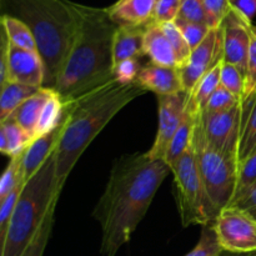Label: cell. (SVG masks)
<instances>
[{
  "label": "cell",
  "instance_id": "7a4b0ae2",
  "mask_svg": "<svg viewBox=\"0 0 256 256\" xmlns=\"http://www.w3.org/2000/svg\"><path fill=\"white\" fill-rule=\"evenodd\" d=\"M78 30L69 55L59 72L54 90L64 102L114 79V35L118 25L106 8L74 2Z\"/></svg>",
  "mask_w": 256,
  "mask_h": 256
},
{
  "label": "cell",
  "instance_id": "603a6c76",
  "mask_svg": "<svg viewBox=\"0 0 256 256\" xmlns=\"http://www.w3.org/2000/svg\"><path fill=\"white\" fill-rule=\"evenodd\" d=\"M39 89L19 84L15 82H8L0 86V122L6 120L12 112L29 99Z\"/></svg>",
  "mask_w": 256,
  "mask_h": 256
},
{
  "label": "cell",
  "instance_id": "1f68e13d",
  "mask_svg": "<svg viewBox=\"0 0 256 256\" xmlns=\"http://www.w3.org/2000/svg\"><path fill=\"white\" fill-rule=\"evenodd\" d=\"M56 205L50 209V212H48L46 218H45L44 222L40 226V229L38 230L36 235L34 236L32 242H30L29 246L26 248V250L24 252V254L22 256H42L44 255L45 248H46L48 242H49L50 234H52V224H54V212Z\"/></svg>",
  "mask_w": 256,
  "mask_h": 256
},
{
  "label": "cell",
  "instance_id": "83f0119b",
  "mask_svg": "<svg viewBox=\"0 0 256 256\" xmlns=\"http://www.w3.org/2000/svg\"><path fill=\"white\" fill-rule=\"evenodd\" d=\"M162 32L166 35L168 40H169L170 45H172V50H174L175 55H176L178 60V68L184 65L185 62L189 60L190 55H192V49H190L189 44L185 40L184 35L180 32L179 28L174 22H164L160 24Z\"/></svg>",
  "mask_w": 256,
  "mask_h": 256
},
{
  "label": "cell",
  "instance_id": "e575fe53",
  "mask_svg": "<svg viewBox=\"0 0 256 256\" xmlns=\"http://www.w3.org/2000/svg\"><path fill=\"white\" fill-rule=\"evenodd\" d=\"M175 24L179 28L180 32H182V35H184L185 40H186L188 44H189L192 52L204 42V39L208 36L210 30H212L209 29V26H208L206 24L192 22L182 19L175 20Z\"/></svg>",
  "mask_w": 256,
  "mask_h": 256
},
{
  "label": "cell",
  "instance_id": "5bb4252c",
  "mask_svg": "<svg viewBox=\"0 0 256 256\" xmlns=\"http://www.w3.org/2000/svg\"><path fill=\"white\" fill-rule=\"evenodd\" d=\"M135 84L139 85L145 92H154L158 96L184 92L178 68L160 66L152 62L142 68Z\"/></svg>",
  "mask_w": 256,
  "mask_h": 256
},
{
  "label": "cell",
  "instance_id": "836d02e7",
  "mask_svg": "<svg viewBox=\"0 0 256 256\" xmlns=\"http://www.w3.org/2000/svg\"><path fill=\"white\" fill-rule=\"evenodd\" d=\"M24 182H20L5 199L0 200V242L4 239L5 234H6L10 219H12V214H14V210L16 208L20 194H22V189H24Z\"/></svg>",
  "mask_w": 256,
  "mask_h": 256
},
{
  "label": "cell",
  "instance_id": "7c38bea8",
  "mask_svg": "<svg viewBox=\"0 0 256 256\" xmlns=\"http://www.w3.org/2000/svg\"><path fill=\"white\" fill-rule=\"evenodd\" d=\"M252 22L242 16L236 9L232 8L222 24V52L225 62L234 64L246 72L248 56H249L250 42H252Z\"/></svg>",
  "mask_w": 256,
  "mask_h": 256
},
{
  "label": "cell",
  "instance_id": "9a60e30c",
  "mask_svg": "<svg viewBox=\"0 0 256 256\" xmlns=\"http://www.w3.org/2000/svg\"><path fill=\"white\" fill-rule=\"evenodd\" d=\"M159 0H118L106 8L110 19L118 26H146L154 20Z\"/></svg>",
  "mask_w": 256,
  "mask_h": 256
},
{
  "label": "cell",
  "instance_id": "b9f144b4",
  "mask_svg": "<svg viewBox=\"0 0 256 256\" xmlns=\"http://www.w3.org/2000/svg\"><path fill=\"white\" fill-rule=\"evenodd\" d=\"M232 4L249 22L256 16V0H232Z\"/></svg>",
  "mask_w": 256,
  "mask_h": 256
},
{
  "label": "cell",
  "instance_id": "30bf717a",
  "mask_svg": "<svg viewBox=\"0 0 256 256\" xmlns=\"http://www.w3.org/2000/svg\"><path fill=\"white\" fill-rule=\"evenodd\" d=\"M188 99L189 94L185 92L158 96V130L152 148L146 152L150 159H165L168 146L184 116Z\"/></svg>",
  "mask_w": 256,
  "mask_h": 256
},
{
  "label": "cell",
  "instance_id": "277c9868",
  "mask_svg": "<svg viewBox=\"0 0 256 256\" xmlns=\"http://www.w3.org/2000/svg\"><path fill=\"white\" fill-rule=\"evenodd\" d=\"M2 15L28 25L45 65L44 88L54 89L78 30V15L70 0H0Z\"/></svg>",
  "mask_w": 256,
  "mask_h": 256
},
{
  "label": "cell",
  "instance_id": "4dcf8cb0",
  "mask_svg": "<svg viewBox=\"0 0 256 256\" xmlns=\"http://www.w3.org/2000/svg\"><path fill=\"white\" fill-rule=\"evenodd\" d=\"M224 250L219 245L212 224L202 226L196 246L185 256H222Z\"/></svg>",
  "mask_w": 256,
  "mask_h": 256
},
{
  "label": "cell",
  "instance_id": "4316f807",
  "mask_svg": "<svg viewBox=\"0 0 256 256\" xmlns=\"http://www.w3.org/2000/svg\"><path fill=\"white\" fill-rule=\"evenodd\" d=\"M256 186V150L239 165V175L235 195L232 198V205L239 202L240 199L249 194Z\"/></svg>",
  "mask_w": 256,
  "mask_h": 256
},
{
  "label": "cell",
  "instance_id": "ba28073f",
  "mask_svg": "<svg viewBox=\"0 0 256 256\" xmlns=\"http://www.w3.org/2000/svg\"><path fill=\"white\" fill-rule=\"evenodd\" d=\"M218 242L224 252L246 254L256 252V219L240 208H225L212 222Z\"/></svg>",
  "mask_w": 256,
  "mask_h": 256
},
{
  "label": "cell",
  "instance_id": "2e32d148",
  "mask_svg": "<svg viewBox=\"0 0 256 256\" xmlns=\"http://www.w3.org/2000/svg\"><path fill=\"white\" fill-rule=\"evenodd\" d=\"M62 122L54 132L34 140L29 145L26 152H24L22 155V176H24L25 184L36 174L38 170L54 154L60 134H62Z\"/></svg>",
  "mask_w": 256,
  "mask_h": 256
},
{
  "label": "cell",
  "instance_id": "44dd1931",
  "mask_svg": "<svg viewBox=\"0 0 256 256\" xmlns=\"http://www.w3.org/2000/svg\"><path fill=\"white\" fill-rule=\"evenodd\" d=\"M32 144V138L18 124L14 118H8L0 122V152L10 159L24 154L29 145Z\"/></svg>",
  "mask_w": 256,
  "mask_h": 256
},
{
  "label": "cell",
  "instance_id": "ac0fdd59",
  "mask_svg": "<svg viewBox=\"0 0 256 256\" xmlns=\"http://www.w3.org/2000/svg\"><path fill=\"white\" fill-rule=\"evenodd\" d=\"M146 26H118L112 45L114 65L126 59H139L144 55Z\"/></svg>",
  "mask_w": 256,
  "mask_h": 256
},
{
  "label": "cell",
  "instance_id": "e0dca14e",
  "mask_svg": "<svg viewBox=\"0 0 256 256\" xmlns=\"http://www.w3.org/2000/svg\"><path fill=\"white\" fill-rule=\"evenodd\" d=\"M144 55L150 58V62L160 66L178 68L176 55L159 24L152 22L144 34Z\"/></svg>",
  "mask_w": 256,
  "mask_h": 256
},
{
  "label": "cell",
  "instance_id": "60d3db41",
  "mask_svg": "<svg viewBox=\"0 0 256 256\" xmlns=\"http://www.w3.org/2000/svg\"><path fill=\"white\" fill-rule=\"evenodd\" d=\"M9 82V39L2 30L0 35V86Z\"/></svg>",
  "mask_w": 256,
  "mask_h": 256
},
{
  "label": "cell",
  "instance_id": "7402d4cb",
  "mask_svg": "<svg viewBox=\"0 0 256 256\" xmlns=\"http://www.w3.org/2000/svg\"><path fill=\"white\" fill-rule=\"evenodd\" d=\"M256 150V95L242 102V122L239 144V165Z\"/></svg>",
  "mask_w": 256,
  "mask_h": 256
},
{
  "label": "cell",
  "instance_id": "ab89813d",
  "mask_svg": "<svg viewBox=\"0 0 256 256\" xmlns=\"http://www.w3.org/2000/svg\"><path fill=\"white\" fill-rule=\"evenodd\" d=\"M180 6L182 0H159L152 22L159 25L164 22H174L179 16Z\"/></svg>",
  "mask_w": 256,
  "mask_h": 256
},
{
  "label": "cell",
  "instance_id": "ffe728a7",
  "mask_svg": "<svg viewBox=\"0 0 256 256\" xmlns=\"http://www.w3.org/2000/svg\"><path fill=\"white\" fill-rule=\"evenodd\" d=\"M52 92V89L50 88H40L12 112V118H14L18 124L22 125V129L29 134V136L32 138V142H34L35 130H36L38 122L42 115V108L46 104Z\"/></svg>",
  "mask_w": 256,
  "mask_h": 256
},
{
  "label": "cell",
  "instance_id": "3957f363",
  "mask_svg": "<svg viewBox=\"0 0 256 256\" xmlns=\"http://www.w3.org/2000/svg\"><path fill=\"white\" fill-rule=\"evenodd\" d=\"M145 92L135 82L124 85L112 79L75 100L65 102L62 134L55 149L56 180L60 190L92 140L118 112Z\"/></svg>",
  "mask_w": 256,
  "mask_h": 256
},
{
  "label": "cell",
  "instance_id": "8992f818",
  "mask_svg": "<svg viewBox=\"0 0 256 256\" xmlns=\"http://www.w3.org/2000/svg\"><path fill=\"white\" fill-rule=\"evenodd\" d=\"M200 114L195 124L192 146L205 189L215 209L220 212L232 205L239 175V159L222 154L208 142Z\"/></svg>",
  "mask_w": 256,
  "mask_h": 256
},
{
  "label": "cell",
  "instance_id": "9c48e42d",
  "mask_svg": "<svg viewBox=\"0 0 256 256\" xmlns=\"http://www.w3.org/2000/svg\"><path fill=\"white\" fill-rule=\"evenodd\" d=\"M202 124L208 142L219 152L239 159L240 134L242 122V102L222 112H204Z\"/></svg>",
  "mask_w": 256,
  "mask_h": 256
},
{
  "label": "cell",
  "instance_id": "d4e9b609",
  "mask_svg": "<svg viewBox=\"0 0 256 256\" xmlns=\"http://www.w3.org/2000/svg\"><path fill=\"white\" fill-rule=\"evenodd\" d=\"M222 62H218L215 66H212L202 79L199 80L192 92L189 94V102L192 106L200 112H204L209 102L210 98L215 92V90L222 85L220 82V75H222Z\"/></svg>",
  "mask_w": 256,
  "mask_h": 256
},
{
  "label": "cell",
  "instance_id": "8d00e7d4",
  "mask_svg": "<svg viewBox=\"0 0 256 256\" xmlns=\"http://www.w3.org/2000/svg\"><path fill=\"white\" fill-rule=\"evenodd\" d=\"M240 102H242L239 98L235 96V95L232 94V92H230L228 89H225L222 85H220V86L215 90L212 96L210 98L206 108L204 109V112H228V110L232 109V108H235L236 105H239Z\"/></svg>",
  "mask_w": 256,
  "mask_h": 256
},
{
  "label": "cell",
  "instance_id": "52a82bcc",
  "mask_svg": "<svg viewBox=\"0 0 256 256\" xmlns=\"http://www.w3.org/2000/svg\"><path fill=\"white\" fill-rule=\"evenodd\" d=\"M170 170L174 175V196L182 226L212 224L219 212L205 189L192 144Z\"/></svg>",
  "mask_w": 256,
  "mask_h": 256
},
{
  "label": "cell",
  "instance_id": "f35d334b",
  "mask_svg": "<svg viewBox=\"0 0 256 256\" xmlns=\"http://www.w3.org/2000/svg\"><path fill=\"white\" fill-rule=\"evenodd\" d=\"M178 19L206 24L204 0H182V6H180Z\"/></svg>",
  "mask_w": 256,
  "mask_h": 256
},
{
  "label": "cell",
  "instance_id": "d6986e66",
  "mask_svg": "<svg viewBox=\"0 0 256 256\" xmlns=\"http://www.w3.org/2000/svg\"><path fill=\"white\" fill-rule=\"evenodd\" d=\"M199 112V110L195 109L192 105V102H189V99H188L184 116H182V122H180L179 128L175 132L169 146H168L166 154H165L164 160L169 165V168H172V164L192 146V138H194L195 124H196Z\"/></svg>",
  "mask_w": 256,
  "mask_h": 256
},
{
  "label": "cell",
  "instance_id": "484cf974",
  "mask_svg": "<svg viewBox=\"0 0 256 256\" xmlns=\"http://www.w3.org/2000/svg\"><path fill=\"white\" fill-rule=\"evenodd\" d=\"M0 22H2V30L5 32L12 45L25 50L38 52L34 35L30 32L26 24H24L22 20L16 19V18L10 16V15H2Z\"/></svg>",
  "mask_w": 256,
  "mask_h": 256
},
{
  "label": "cell",
  "instance_id": "d590c367",
  "mask_svg": "<svg viewBox=\"0 0 256 256\" xmlns=\"http://www.w3.org/2000/svg\"><path fill=\"white\" fill-rule=\"evenodd\" d=\"M252 42H250L249 56H248L246 72H245V90L242 102L256 95V25L252 24Z\"/></svg>",
  "mask_w": 256,
  "mask_h": 256
},
{
  "label": "cell",
  "instance_id": "6da1fadb",
  "mask_svg": "<svg viewBox=\"0 0 256 256\" xmlns=\"http://www.w3.org/2000/svg\"><path fill=\"white\" fill-rule=\"evenodd\" d=\"M169 172L172 170L164 160L150 159L146 152L115 160L104 192L92 212L102 228V255L115 256L132 239Z\"/></svg>",
  "mask_w": 256,
  "mask_h": 256
},
{
  "label": "cell",
  "instance_id": "f546056e",
  "mask_svg": "<svg viewBox=\"0 0 256 256\" xmlns=\"http://www.w3.org/2000/svg\"><path fill=\"white\" fill-rule=\"evenodd\" d=\"M22 155L24 154L12 158L6 169L2 172V179H0V200L5 199L20 182H24V176H22Z\"/></svg>",
  "mask_w": 256,
  "mask_h": 256
},
{
  "label": "cell",
  "instance_id": "7bdbcfd3",
  "mask_svg": "<svg viewBox=\"0 0 256 256\" xmlns=\"http://www.w3.org/2000/svg\"><path fill=\"white\" fill-rule=\"evenodd\" d=\"M234 206L240 208V209H242L244 212H246L248 214H250L252 218L256 219V186L249 192V194L245 195L242 199H240L239 202H235Z\"/></svg>",
  "mask_w": 256,
  "mask_h": 256
},
{
  "label": "cell",
  "instance_id": "cb8c5ba5",
  "mask_svg": "<svg viewBox=\"0 0 256 256\" xmlns=\"http://www.w3.org/2000/svg\"><path fill=\"white\" fill-rule=\"evenodd\" d=\"M64 112H65V102L60 98V95L52 89V95L48 99L46 104L42 108V115L38 122L36 130H35L34 140L54 132L56 128L62 125L64 120Z\"/></svg>",
  "mask_w": 256,
  "mask_h": 256
},
{
  "label": "cell",
  "instance_id": "8fae6325",
  "mask_svg": "<svg viewBox=\"0 0 256 256\" xmlns=\"http://www.w3.org/2000/svg\"><path fill=\"white\" fill-rule=\"evenodd\" d=\"M222 58H224V52H222V28L210 30L204 42L192 50L189 60L184 65L178 68L184 92L190 94L199 80L212 66L222 62Z\"/></svg>",
  "mask_w": 256,
  "mask_h": 256
},
{
  "label": "cell",
  "instance_id": "5b68a950",
  "mask_svg": "<svg viewBox=\"0 0 256 256\" xmlns=\"http://www.w3.org/2000/svg\"><path fill=\"white\" fill-rule=\"evenodd\" d=\"M55 152L36 174L24 185L6 234L2 240L0 256H22L44 222L48 212L59 200Z\"/></svg>",
  "mask_w": 256,
  "mask_h": 256
},
{
  "label": "cell",
  "instance_id": "d6a6232c",
  "mask_svg": "<svg viewBox=\"0 0 256 256\" xmlns=\"http://www.w3.org/2000/svg\"><path fill=\"white\" fill-rule=\"evenodd\" d=\"M206 25L209 29H219L232 12V0H204Z\"/></svg>",
  "mask_w": 256,
  "mask_h": 256
},
{
  "label": "cell",
  "instance_id": "4fadbf2b",
  "mask_svg": "<svg viewBox=\"0 0 256 256\" xmlns=\"http://www.w3.org/2000/svg\"><path fill=\"white\" fill-rule=\"evenodd\" d=\"M9 82L35 89L44 86L45 65L39 52L22 49L9 42Z\"/></svg>",
  "mask_w": 256,
  "mask_h": 256
},
{
  "label": "cell",
  "instance_id": "f1b7e54d",
  "mask_svg": "<svg viewBox=\"0 0 256 256\" xmlns=\"http://www.w3.org/2000/svg\"><path fill=\"white\" fill-rule=\"evenodd\" d=\"M220 82L225 89L239 98L242 102L245 90V74L234 64L225 62L222 60V75H220Z\"/></svg>",
  "mask_w": 256,
  "mask_h": 256
},
{
  "label": "cell",
  "instance_id": "74e56055",
  "mask_svg": "<svg viewBox=\"0 0 256 256\" xmlns=\"http://www.w3.org/2000/svg\"><path fill=\"white\" fill-rule=\"evenodd\" d=\"M139 59H126L114 65V79L120 84H132L142 70Z\"/></svg>",
  "mask_w": 256,
  "mask_h": 256
},
{
  "label": "cell",
  "instance_id": "ee69618b",
  "mask_svg": "<svg viewBox=\"0 0 256 256\" xmlns=\"http://www.w3.org/2000/svg\"><path fill=\"white\" fill-rule=\"evenodd\" d=\"M230 256H256V252H246V254H232Z\"/></svg>",
  "mask_w": 256,
  "mask_h": 256
}]
</instances>
